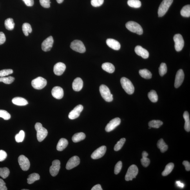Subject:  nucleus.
Here are the masks:
<instances>
[{"label": "nucleus", "instance_id": "39", "mask_svg": "<svg viewBox=\"0 0 190 190\" xmlns=\"http://www.w3.org/2000/svg\"><path fill=\"white\" fill-rule=\"evenodd\" d=\"M10 174V171L6 167L0 168V176L3 178H7Z\"/></svg>", "mask_w": 190, "mask_h": 190}, {"label": "nucleus", "instance_id": "8", "mask_svg": "<svg viewBox=\"0 0 190 190\" xmlns=\"http://www.w3.org/2000/svg\"><path fill=\"white\" fill-rule=\"evenodd\" d=\"M46 79L42 77H38L32 80V85L33 88L36 89H41L46 86Z\"/></svg>", "mask_w": 190, "mask_h": 190}, {"label": "nucleus", "instance_id": "25", "mask_svg": "<svg viewBox=\"0 0 190 190\" xmlns=\"http://www.w3.org/2000/svg\"><path fill=\"white\" fill-rule=\"evenodd\" d=\"M102 68L105 71L109 73H113L115 71V67L113 65L109 62L102 64Z\"/></svg>", "mask_w": 190, "mask_h": 190}, {"label": "nucleus", "instance_id": "27", "mask_svg": "<svg viewBox=\"0 0 190 190\" xmlns=\"http://www.w3.org/2000/svg\"><path fill=\"white\" fill-rule=\"evenodd\" d=\"M148 154L147 152L144 151L142 154V158L141 159V162L143 166L147 167L149 166L150 164V160L147 158Z\"/></svg>", "mask_w": 190, "mask_h": 190}, {"label": "nucleus", "instance_id": "45", "mask_svg": "<svg viewBox=\"0 0 190 190\" xmlns=\"http://www.w3.org/2000/svg\"><path fill=\"white\" fill-rule=\"evenodd\" d=\"M13 71L12 69H5L0 71V77H5L6 76L12 74Z\"/></svg>", "mask_w": 190, "mask_h": 190}, {"label": "nucleus", "instance_id": "15", "mask_svg": "<svg viewBox=\"0 0 190 190\" xmlns=\"http://www.w3.org/2000/svg\"><path fill=\"white\" fill-rule=\"evenodd\" d=\"M185 75L184 71L180 69L178 71L175 77L174 86L176 88H178L182 85L184 79Z\"/></svg>", "mask_w": 190, "mask_h": 190}, {"label": "nucleus", "instance_id": "26", "mask_svg": "<svg viewBox=\"0 0 190 190\" xmlns=\"http://www.w3.org/2000/svg\"><path fill=\"white\" fill-rule=\"evenodd\" d=\"M183 117L184 118L185 122L184 126L185 130L187 132H189L190 131V121L189 114L187 111L185 112L183 115Z\"/></svg>", "mask_w": 190, "mask_h": 190}, {"label": "nucleus", "instance_id": "42", "mask_svg": "<svg viewBox=\"0 0 190 190\" xmlns=\"http://www.w3.org/2000/svg\"><path fill=\"white\" fill-rule=\"evenodd\" d=\"M25 137V133L23 130L20 131L18 134L15 136V140L17 143L23 141Z\"/></svg>", "mask_w": 190, "mask_h": 190}, {"label": "nucleus", "instance_id": "53", "mask_svg": "<svg viewBox=\"0 0 190 190\" xmlns=\"http://www.w3.org/2000/svg\"><path fill=\"white\" fill-rule=\"evenodd\" d=\"M183 164L184 165L185 170L187 171H190V164L189 162L187 161H184L183 162Z\"/></svg>", "mask_w": 190, "mask_h": 190}, {"label": "nucleus", "instance_id": "52", "mask_svg": "<svg viewBox=\"0 0 190 190\" xmlns=\"http://www.w3.org/2000/svg\"><path fill=\"white\" fill-rule=\"evenodd\" d=\"M26 6H32L34 4L33 0H23Z\"/></svg>", "mask_w": 190, "mask_h": 190}, {"label": "nucleus", "instance_id": "56", "mask_svg": "<svg viewBox=\"0 0 190 190\" xmlns=\"http://www.w3.org/2000/svg\"><path fill=\"white\" fill-rule=\"evenodd\" d=\"M64 0H57V1L58 3L61 4L63 2Z\"/></svg>", "mask_w": 190, "mask_h": 190}, {"label": "nucleus", "instance_id": "12", "mask_svg": "<svg viewBox=\"0 0 190 190\" xmlns=\"http://www.w3.org/2000/svg\"><path fill=\"white\" fill-rule=\"evenodd\" d=\"M54 43L53 38L52 36L49 37L44 40L42 44V49L44 51H48L52 48Z\"/></svg>", "mask_w": 190, "mask_h": 190}, {"label": "nucleus", "instance_id": "46", "mask_svg": "<svg viewBox=\"0 0 190 190\" xmlns=\"http://www.w3.org/2000/svg\"><path fill=\"white\" fill-rule=\"evenodd\" d=\"M104 0H91V5L94 7H97L101 6L103 4Z\"/></svg>", "mask_w": 190, "mask_h": 190}, {"label": "nucleus", "instance_id": "2", "mask_svg": "<svg viewBox=\"0 0 190 190\" xmlns=\"http://www.w3.org/2000/svg\"><path fill=\"white\" fill-rule=\"evenodd\" d=\"M120 83L122 88L129 95H132L134 92L135 88L132 83L128 79L123 77L120 79Z\"/></svg>", "mask_w": 190, "mask_h": 190}, {"label": "nucleus", "instance_id": "9", "mask_svg": "<svg viewBox=\"0 0 190 190\" xmlns=\"http://www.w3.org/2000/svg\"><path fill=\"white\" fill-rule=\"evenodd\" d=\"M174 40L176 51H180L181 50L184 46V41L182 36L180 34H176L174 37Z\"/></svg>", "mask_w": 190, "mask_h": 190}, {"label": "nucleus", "instance_id": "34", "mask_svg": "<svg viewBox=\"0 0 190 190\" xmlns=\"http://www.w3.org/2000/svg\"><path fill=\"white\" fill-rule=\"evenodd\" d=\"M22 28L24 34L26 36H28L29 33H32V27L28 23H24L22 26Z\"/></svg>", "mask_w": 190, "mask_h": 190}, {"label": "nucleus", "instance_id": "18", "mask_svg": "<svg viewBox=\"0 0 190 190\" xmlns=\"http://www.w3.org/2000/svg\"><path fill=\"white\" fill-rule=\"evenodd\" d=\"M66 69L65 64L62 62H58L54 67V72L55 75H61L63 74Z\"/></svg>", "mask_w": 190, "mask_h": 190}, {"label": "nucleus", "instance_id": "7", "mask_svg": "<svg viewBox=\"0 0 190 190\" xmlns=\"http://www.w3.org/2000/svg\"><path fill=\"white\" fill-rule=\"evenodd\" d=\"M71 48L72 50L77 52L81 53L86 51V48L83 42L78 40H75L71 43Z\"/></svg>", "mask_w": 190, "mask_h": 190}, {"label": "nucleus", "instance_id": "20", "mask_svg": "<svg viewBox=\"0 0 190 190\" xmlns=\"http://www.w3.org/2000/svg\"><path fill=\"white\" fill-rule=\"evenodd\" d=\"M135 52L136 54L141 57L144 59L148 58L149 54L148 51L146 49L142 47L141 46H137L135 48Z\"/></svg>", "mask_w": 190, "mask_h": 190}, {"label": "nucleus", "instance_id": "1", "mask_svg": "<svg viewBox=\"0 0 190 190\" xmlns=\"http://www.w3.org/2000/svg\"><path fill=\"white\" fill-rule=\"evenodd\" d=\"M37 131V137L38 141L40 142L42 141L46 138L48 135L47 130L42 126L40 123H37L35 126Z\"/></svg>", "mask_w": 190, "mask_h": 190}, {"label": "nucleus", "instance_id": "16", "mask_svg": "<svg viewBox=\"0 0 190 190\" xmlns=\"http://www.w3.org/2000/svg\"><path fill=\"white\" fill-rule=\"evenodd\" d=\"M80 163V159L77 156H74L69 160L66 165L67 169L71 170L78 166Z\"/></svg>", "mask_w": 190, "mask_h": 190}, {"label": "nucleus", "instance_id": "4", "mask_svg": "<svg viewBox=\"0 0 190 190\" xmlns=\"http://www.w3.org/2000/svg\"><path fill=\"white\" fill-rule=\"evenodd\" d=\"M100 92L102 97L107 102H111L113 100V95L112 94L108 87L102 85L100 87Z\"/></svg>", "mask_w": 190, "mask_h": 190}, {"label": "nucleus", "instance_id": "33", "mask_svg": "<svg viewBox=\"0 0 190 190\" xmlns=\"http://www.w3.org/2000/svg\"><path fill=\"white\" fill-rule=\"evenodd\" d=\"M139 74L141 77L146 79H150L152 74L150 71L147 69H143L139 71Z\"/></svg>", "mask_w": 190, "mask_h": 190}, {"label": "nucleus", "instance_id": "41", "mask_svg": "<svg viewBox=\"0 0 190 190\" xmlns=\"http://www.w3.org/2000/svg\"><path fill=\"white\" fill-rule=\"evenodd\" d=\"M126 141V139L125 138H122L116 144L114 147V150L115 151H118L122 149L123 146L124 145L125 142Z\"/></svg>", "mask_w": 190, "mask_h": 190}, {"label": "nucleus", "instance_id": "21", "mask_svg": "<svg viewBox=\"0 0 190 190\" xmlns=\"http://www.w3.org/2000/svg\"><path fill=\"white\" fill-rule=\"evenodd\" d=\"M83 86V82L81 78H77L74 80L72 84L73 90L77 92L81 90Z\"/></svg>", "mask_w": 190, "mask_h": 190}, {"label": "nucleus", "instance_id": "11", "mask_svg": "<svg viewBox=\"0 0 190 190\" xmlns=\"http://www.w3.org/2000/svg\"><path fill=\"white\" fill-rule=\"evenodd\" d=\"M106 151V147L105 146L100 147L94 151L92 154L91 157L94 160L102 158L105 154Z\"/></svg>", "mask_w": 190, "mask_h": 190}, {"label": "nucleus", "instance_id": "5", "mask_svg": "<svg viewBox=\"0 0 190 190\" xmlns=\"http://www.w3.org/2000/svg\"><path fill=\"white\" fill-rule=\"evenodd\" d=\"M127 29L130 32L140 35L143 34V29L140 24L133 21H129L126 24Z\"/></svg>", "mask_w": 190, "mask_h": 190}, {"label": "nucleus", "instance_id": "55", "mask_svg": "<svg viewBox=\"0 0 190 190\" xmlns=\"http://www.w3.org/2000/svg\"><path fill=\"white\" fill-rule=\"evenodd\" d=\"M176 184L178 186L181 188H183L184 187V185L180 181H176Z\"/></svg>", "mask_w": 190, "mask_h": 190}, {"label": "nucleus", "instance_id": "28", "mask_svg": "<svg viewBox=\"0 0 190 190\" xmlns=\"http://www.w3.org/2000/svg\"><path fill=\"white\" fill-rule=\"evenodd\" d=\"M85 137L86 135L84 133H78L73 136L72 140L74 142L77 143L84 140Z\"/></svg>", "mask_w": 190, "mask_h": 190}, {"label": "nucleus", "instance_id": "14", "mask_svg": "<svg viewBox=\"0 0 190 190\" xmlns=\"http://www.w3.org/2000/svg\"><path fill=\"white\" fill-rule=\"evenodd\" d=\"M60 162L59 160H55L53 161L52 165L50 168V173L51 176H56L59 173L60 168Z\"/></svg>", "mask_w": 190, "mask_h": 190}, {"label": "nucleus", "instance_id": "54", "mask_svg": "<svg viewBox=\"0 0 190 190\" xmlns=\"http://www.w3.org/2000/svg\"><path fill=\"white\" fill-rule=\"evenodd\" d=\"M102 189L101 187V185L99 184H98L95 185L91 189V190H102Z\"/></svg>", "mask_w": 190, "mask_h": 190}, {"label": "nucleus", "instance_id": "6", "mask_svg": "<svg viewBox=\"0 0 190 190\" xmlns=\"http://www.w3.org/2000/svg\"><path fill=\"white\" fill-rule=\"evenodd\" d=\"M138 173V169L135 165H132L129 167L127 172L125 179L126 181H132L134 178H135Z\"/></svg>", "mask_w": 190, "mask_h": 190}, {"label": "nucleus", "instance_id": "44", "mask_svg": "<svg viewBox=\"0 0 190 190\" xmlns=\"http://www.w3.org/2000/svg\"><path fill=\"white\" fill-rule=\"evenodd\" d=\"M0 117L3 118L5 120H8L10 119L11 115L7 111L0 109Z\"/></svg>", "mask_w": 190, "mask_h": 190}, {"label": "nucleus", "instance_id": "19", "mask_svg": "<svg viewBox=\"0 0 190 190\" xmlns=\"http://www.w3.org/2000/svg\"><path fill=\"white\" fill-rule=\"evenodd\" d=\"M51 94L53 97L56 99H60L64 97V90L61 87L56 86L53 88Z\"/></svg>", "mask_w": 190, "mask_h": 190}, {"label": "nucleus", "instance_id": "30", "mask_svg": "<svg viewBox=\"0 0 190 190\" xmlns=\"http://www.w3.org/2000/svg\"><path fill=\"white\" fill-rule=\"evenodd\" d=\"M4 24L7 29L12 30L14 28L15 23L12 18H8L5 20Z\"/></svg>", "mask_w": 190, "mask_h": 190}, {"label": "nucleus", "instance_id": "43", "mask_svg": "<svg viewBox=\"0 0 190 190\" xmlns=\"http://www.w3.org/2000/svg\"><path fill=\"white\" fill-rule=\"evenodd\" d=\"M167 69L166 64L162 63L159 68V72L161 76H163L167 72Z\"/></svg>", "mask_w": 190, "mask_h": 190}, {"label": "nucleus", "instance_id": "29", "mask_svg": "<svg viewBox=\"0 0 190 190\" xmlns=\"http://www.w3.org/2000/svg\"><path fill=\"white\" fill-rule=\"evenodd\" d=\"M157 146L162 153H164L166 151L168 148V146L165 143L163 139H161L158 141Z\"/></svg>", "mask_w": 190, "mask_h": 190}, {"label": "nucleus", "instance_id": "48", "mask_svg": "<svg viewBox=\"0 0 190 190\" xmlns=\"http://www.w3.org/2000/svg\"><path fill=\"white\" fill-rule=\"evenodd\" d=\"M40 4L43 7L46 8H50L51 2L50 0H40Z\"/></svg>", "mask_w": 190, "mask_h": 190}, {"label": "nucleus", "instance_id": "37", "mask_svg": "<svg viewBox=\"0 0 190 190\" xmlns=\"http://www.w3.org/2000/svg\"><path fill=\"white\" fill-rule=\"evenodd\" d=\"M163 123L160 120H153L149 123L148 125L150 127L153 128H158L162 126Z\"/></svg>", "mask_w": 190, "mask_h": 190}, {"label": "nucleus", "instance_id": "50", "mask_svg": "<svg viewBox=\"0 0 190 190\" xmlns=\"http://www.w3.org/2000/svg\"><path fill=\"white\" fill-rule=\"evenodd\" d=\"M7 188L6 186V184L4 181L0 178V190H7Z\"/></svg>", "mask_w": 190, "mask_h": 190}, {"label": "nucleus", "instance_id": "51", "mask_svg": "<svg viewBox=\"0 0 190 190\" xmlns=\"http://www.w3.org/2000/svg\"><path fill=\"white\" fill-rule=\"evenodd\" d=\"M6 41L5 34L2 32H0V45L3 44Z\"/></svg>", "mask_w": 190, "mask_h": 190}, {"label": "nucleus", "instance_id": "31", "mask_svg": "<svg viewBox=\"0 0 190 190\" xmlns=\"http://www.w3.org/2000/svg\"><path fill=\"white\" fill-rule=\"evenodd\" d=\"M40 179V176L37 173H33L28 176L27 178V182L29 184H32L36 181L39 180Z\"/></svg>", "mask_w": 190, "mask_h": 190}, {"label": "nucleus", "instance_id": "24", "mask_svg": "<svg viewBox=\"0 0 190 190\" xmlns=\"http://www.w3.org/2000/svg\"><path fill=\"white\" fill-rule=\"evenodd\" d=\"M12 102L13 104L18 106H25L28 104V102L26 99L19 97L13 98Z\"/></svg>", "mask_w": 190, "mask_h": 190}, {"label": "nucleus", "instance_id": "47", "mask_svg": "<svg viewBox=\"0 0 190 190\" xmlns=\"http://www.w3.org/2000/svg\"><path fill=\"white\" fill-rule=\"evenodd\" d=\"M122 167V163L121 161L118 162L115 165V170H114V173L117 175L120 173Z\"/></svg>", "mask_w": 190, "mask_h": 190}, {"label": "nucleus", "instance_id": "17", "mask_svg": "<svg viewBox=\"0 0 190 190\" xmlns=\"http://www.w3.org/2000/svg\"><path fill=\"white\" fill-rule=\"evenodd\" d=\"M121 120L119 118H116L110 121L107 124L105 127V130L107 132H109L115 129L120 125Z\"/></svg>", "mask_w": 190, "mask_h": 190}, {"label": "nucleus", "instance_id": "49", "mask_svg": "<svg viewBox=\"0 0 190 190\" xmlns=\"http://www.w3.org/2000/svg\"><path fill=\"white\" fill-rule=\"evenodd\" d=\"M7 154L5 151L0 150V162L3 161L6 158Z\"/></svg>", "mask_w": 190, "mask_h": 190}, {"label": "nucleus", "instance_id": "10", "mask_svg": "<svg viewBox=\"0 0 190 190\" xmlns=\"http://www.w3.org/2000/svg\"><path fill=\"white\" fill-rule=\"evenodd\" d=\"M18 162L22 170L24 171L28 170L30 167V163L28 159L25 156L20 155L18 158Z\"/></svg>", "mask_w": 190, "mask_h": 190}, {"label": "nucleus", "instance_id": "36", "mask_svg": "<svg viewBox=\"0 0 190 190\" xmlns=\"http://www.w3.org/2000/svg\"><path fill=\"white\" fill-rule=\"evenodd\" d=\"M181 14L184 17L190 16V5H188L183 7L181 11Z\"/></svg>", "mask_w": 190, "mask_h": 190}, {"label": "nucleus", "instance_id": "32", "mask_svg": "<svg viewBox=\"0 0 190 190\" xmlns=\"http://www.w3.org/2000/svg\"><path fill=\"white\" fill-rule=\"evenodd\" d=\"M174 166V165L173 163H170L168 164L165 167L164 171L162 172V175L166 176L168 175L173 171Z\"/></svg>", "mask_w": 190, "mask_h": 190}, {"label": "nucleus", "instance_id": "22", "mask_svg": "<svg viewBox=\"0 0 190 190\" xmlns=\"http://www.w3.org/2000/svg\"><path fill=\"white\" fill-rule=\"evenodd\" d=\"M106 43L108 46L113 50H119L120 48V44L119 42L116 40L111 39H107Z\"/></svg>", "mask_w": 190, "mask_h": 190}, {"label": "nucleus", "instance_id": "35", "mask_svg": "<svg viewBox=\"0 0 190 190\" xmlns=\"http://www.w3.org/2000/svg\"><path fill=\"white\" fill-rule=\"evenodd\" d=\"M127 4L131 7L138 8L141 6V2L139 0H128Z\"/></svg>", "mask_w": 190, "mask_h": 190}, {"label": "nucleus", "instance_id": "3", "mask_svg": "<svg viewBox=\"0 0 190 190\" xmlns=\"http://www.w3.org/2000/svg\"><path fill=\"white\" fill-rule=\"evenodd\" d=\"M173 1V0H163L158 8V14L159 17L164 16L168 10Z\"/></svg>", "mask_w": 190, "mask_h": 190}, {"label": "nucleus", "instance_id": "13", "mask_svg": "<svg viewBox=\"0 0 190 190\" xmlns=\"http://www.w3.org/2000/svg\"><path fill=\"white\" fill-rule=\"evenodd\" d=\"M83 106L81 105H78L69 113L68 117L71 119H74L79 117L80 113L83 109Z\"/></svg>", "mask_w": 190, "mask_h": 190}, {"label": "nucleus", "instance_id": "40", "mask_svg": "<svg viewBox=\"0 0 190 190\" xmlns=\"http://www.w3.org/2000/svg\"><path fill=\"white\" fill-rule=\"evenodd\" d=\"M14 80L15 78L11 76L7 77H1L0 78V82H3L6 84H12L14 81Z\"/></svg>", "mask_w": 190, "mask_h": 190}, {"label": "nucleus", "instance_id": "38", "mask_svg": "<svg viewBox=\"0 0 190 190\" xmlns=\"http://www.w3.org/2000/svg\"><path fill=\"white\" fill-rule=\"evenodd\" d=\"M148 97L149 99L152 102H156L158 101V95L155 91L151 90L150 92L148 93Z\"/></svg>", "mask_w": 190, "mask_h": 190}, {"label": "nucleus", "instance_id": "23", "mask_svg": "<svg viewBox=\"0 0 190 190\" xmlns=\"http://www.w3.org/2000/svg\"><path fill=\"white\" fill-rule=\"evenodd\" d=\"M68 144V140L64 138L60 139L57 145V149L58 151H62L67 146Z\"/></svg>", "mask_w": 190, "mask_h": 190}]
</instances>
